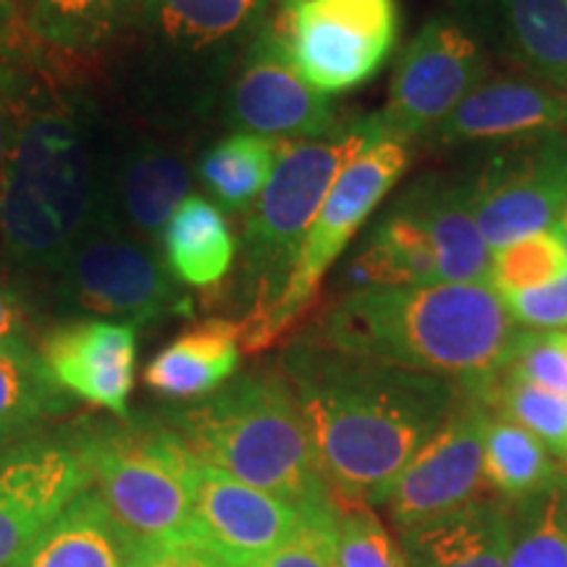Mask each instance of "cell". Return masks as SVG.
Here are the masks:
<instances>
[{
	"label": "cell",
	"mask_w": 567,
	"mask_h": 567,
	"mask_svg": "<svg viewBox=\"0 0 567 567\" xmlns=\"http://www.w3.org/2000/svg\"><path fill=\"white\" fill-rule=\"evenodd\" d=\"M473 213L496 250L555 229L567 205V132L520 137L471 182Z\"/></svg>",
	"instance_id": "11"
},
{
	"label": "cell",
	"mask_w": 567,
	"mask_h": 567,
	"mask_svg": "<svg viewBox=\"0 0 567 567\" xmlns=\"http://www.w3.org/2000/svg\"><path fill=\"white\" fill-rule=\"evenodd\" d=\"M555 231L559 234V239H563V245H565V252H567V205H565L563 216H559V221L555 224Z\"/></svg>",
	"instance_id": "42"
},
{
	"label": "cell",
	"mask_w": 567,
	"mask_h": 567,
	"mask_svg": "<svg viewBox=\"0 0 567 567\" xmlns=\"http://www.w3.org/2000/svg\"><path fill=\"white\" fill-rule=\"evenodd\" d=\"M158 252L184 287L218 289L237 260V243L216 203L187 195L163 229Z\"/></svg>",
	"instance_id": "24"
},
{
	"label": "cell",
	"mask_w": 567,
	"mask_h": 567,
	"mask_svg": "<svg viewBox=\"0 0 567 567\" xmlns=\"http://www.w3.org/2000/svg\"><path fill=\"white\" fill-rule=\"evenodd\" d=\"M260 3H266V6H271V3H281V0H260Z\"/></svg>",
	"instance_id": "43"
},
{
	"label": "cell",
	"mask_w": 567,
	"mask_h": 567,
	"mask_svg": "<svg viewBox=\"0 0 567 567\" xmlns=\"http://www.w3.org/2000/svg\"><path fill=\"white\" fill-rule=\"evenodd\" d=\"M71 408V396L51 379L32 344L0 350V452L38 434Z\"/></svg>",
	"instance_id": "27"
},
{
	"label": "cell",
	"mask_w": 567,
	"mask_h": 567,
	"mask_svg": "<svg viewBox=\"0 0 567 567\" xmlns=\"http://www.w3.org/2000/svg\"><path fill=\"white\" fill-rule=\"evenodd\" d=\"M513 515L494 502L446 513L402 530L408 567H507Z\"/></svg>",
	"instance_id": "21"
},
{
	"label": "cell",
	"mask_w": 567,
	"mask_h": 567,
	"mask_svg": "<svg viewBox=\"0 0 567 567\" xmlns=\"http://www.w3.org/2000/svg\"><path fill=\"white\" fill-rule=\"evenodd\" d=\"M565 271L567 252L563 239L555 229H547L492 250L488 287L496 295H507L547 284Z\"/></svg>",
	"instance_id": "33"
},
{
	"label": "cell",
	"mask_w": 567,
	"mask_h": 567,
	"mask_svg": "<svg viewBox=\"0 0 567 567\" xmlns=\"http://www.w3.org/2000/svg\"><path fill=\"white\" fill-rule=\"evenodd\" d=\"M517 326L486 281L354 289L326 310L313 339L352 358L478 389L505 365Z\"/></svg>",
	"instance_id": "3"
},
{
	"label": "cell",
	"mask_w": 567,
	"mask_h": 567,
	"mask_svg": "<svg viewBox=\"0 0 567 567\" xmlns=\"http://www.w3.org/2000/svg\"><path fill=\"white\" fill-rule=\"evenodd\" d=\"M499 297L515 326H526V331H567V271L547 284Z\"/></svg>",
	"instance_id": "36"
},
{
	"label": "cell",
	"mask_w": 567,
	"mask_h": 567,
	"mask_svg": "<svg viewBox=\"0 0 567 567\" xmlns=\"http://www.w3.org/2000/svg\"><path fill=\"white\" fill-rule=\"evenodd\" d=\"M423 226L436 258L439 281H486L492 247L486 245L473 213L471 184L425 182L400 200Z\"/></svg>",
	"instance_id": "22"
},
{
	"label": "cell",
	"mask_w": 567,
	"mask_h": 567,
	"mask_svg": "<svg viewBox=\"0 0 567 567\" xmlns=\"http://www.w3.org/2000/svg\"><path fill=\"white\" fill-rule=\"evenodd\" d=\"M134 544L95 488H84L11 567H126Z\"/></svg>",
	"instance_id": "23"
},
{
	"label": "cell",
	"mask_w": 567,
	"mask_h": 567,
	"mask_svg": "<svg viewBox=\"0 0 567 567\" xmlns=\"http://www.w3.org/2000/svg\"><path fill=\"white\" fill-rule=\"evenodd\" d=\"M484 59L463 27L431 19L396 61L381 122L394 140H413L436 126L481 84Z\"/></svg>",
	"instance_id": "14"
},
{
	"label": "cell",
	"mask_w": 567,
	"mask_h": 567,
	"mask_svg": "<svg viewBox=\"0 0 567 567\" xmlns=\"http://www.w3.org/2000/svg\"><path fill=\"white\" fill-rule=\"evenodd\" d=\"M502 373L567 396V331H517Z\"/></svg>",
	"instance_id": "35"
},
{
	"label": "cell",
	"mask_w": 567,
	"mask_h": 567,
	"mask_svg": "<svg viewBox=\"0 0 567 567\" xmlns=\"http://www.w3.org/2000/svg\"><path fill=\"white\" fill-rule=\"evenodd\" d=\"M499 417H507L534 434L547 450L567 457V396L547 392V389L496 373L478 389H465Z\"/></svg>",
	"instance_id": "31"
},
{
	"label": "cell",
	"mask_w": 567,
	"mask_h": 567,
	"mask_svg": "<svg viewBox=\"0 0 567 567\" xmlns=\"http://www.w3.org/2000/svg\"><path fill=\"white\" fill-rule=\"evenodd\" d=\"M59 305L71 313L122 318L145 326L193 313L161 252L130 234L92 224L53 274Z\"/></svg>",
	"instance_id": "8"
},
{
	"label": "cell",
	"mask_w": 567,
	"mask_h": 567,
	"mask_svg": "<svg viewBox=\"0 0 567 567\" xmlns=\"http://www.w3.org/2000/svg\"><path fill=\"white\" fill-rule=\"evenodd\" d=\"M507 45L567 95V0H492Z\"/></svg>",
	"instance_id": "29"
},
{
	"label": "cell",
	"mask_w": 567,
	"mask_h": 567,
	"mask_svg": "<svg viewBox=\"0 0 567 567\" xmlns=\"http://www.w3.org/2000/svg\"><path fill=\"white\" fill-rule=\"evenodd\" d=\"M92 488L134 547L187 542L200 460L161 417L82 425Z\"/></svg>",
	"instance_id": "7"
},
{
	"label": "cell",
	"mask_w": 567,
	"mask_h": 567,
	"mask_svg": "<svg viewBox=\"0 0 567 567\" xmlns=\"http://www.w3.org/2000/svg\"><path fill=\"white\" fill-rule=\"evenodd\" d=\"M302 520L300 509L279 496L203 463L187 544L208 551L226 567H252L279 549Z\"/></svg>",
	"instance_id": "17"
},
{
	"label": "cell",
	"mask_w": 567,
	"mask_h": 567,
	"mask_svg": "<svg viewBox=\"0 0 567 567\" xmlns=\"http://www.w3.org/2000/svg\"><path fill=\"white\" fill-rule=\"evenodd\" d=\"M507 567H567V478L520 502Z\"/></svg>",
	"instance_id": "32"
},
{
	"label": "cell",
	"mask_w": 567,
	"mask_h": 567,
	"mask_svg": "<svg viewBox=\"0 0 567 567\" xmlns=\"http://www.w3.org/2000/svg\"><path fill=\"white\" fill-rule=\"evenodd\" d=\"M158 417L200 463L279 496L305 517L337 509L281 371L234 375L218 392L166 408Z\"/></svg>",
	"instance_id": "5"
},
{
	"label": "cell",
	"mask_w": 567,
	"mask_h": 567,
	"mask_svg": "<svg viewBox=\"0 0 567 567\" xmlns=\"http://www.w3.org/2000/svg\"><path fill=\"white\" fill-rule=\"evenodd\" d=\"M337 567H408L402 544L371 507L337 505L334 515Z\"/></svg>",
	"instance_id": "34"
},
{
	"label": "cell",
	"mask_w": 567,
	"mask_h": 567,
	"mask_svg": "<svg viewBox=\"0 0 567 567\" xmlns=\"http://www.w3.org/2000/svg\"><path fill=\"white\" fill-rule=\"evenodd\" d=\"M13 69L0 237L13 268L53 276L95 224L111 126L82 87Z\"/></svg>",
	"instance_id": "2"
},
{
	"label": "cell",
	"mask_w": 567,
	"mask_h": 567,
	"mask_svg": "<svg viewBox=\"0 0 567 567\" xmlns=\"http://www.w3.org/2000/svg\"><path fill=\"white\" fill-rule=\"evenodd\" d=\"M13 19V0H0V32L9 30Z\"/></svg>",
	"instance_id": "41"
},
{
	"label": "cell",
	"mask_w": 567,
	"mask_h": 567,
	"mask_svg": "<svg viewBox=\"0 0 567 567\" xmlns=\"http://www.w3.org/2000/svg\"><path fill=\"white\" fill-rule=\"evenodd\" d=\"M90 486L80 429L38 431L0 452V567L17 563Z\"/></svg>",
	"instance_id": "12"
},
{
	"label": "cell",
	"mask_w": 567,
	"mask_h": 567,
	"mask_svg": "<svg viewBox=\"0 0 567 567\" xmlns=\"http://www.w3.org/2000/svg\"><path fill=\"white\" fill-rule=\"evenodd\" d=\"M284 142L231 132L213 142L197 161V176L221 208L250 210L271 179Z\"/></svg>",
	"instance_id": "28"
},
{
	"label": "cell",
	"mask_w": 567,
	"mask_h": 567,
	"mask_svg": "<svg viewBox=\"0 0 567 567\" xmlns=\"http://www.w3.org/2000/svg\"><path fill=\"white\" fill-rule=\"evenodd\" d=\"M271 27L297 71L331 95L379 74L396 45L400 9L396 0H281Z\"/></svg>",
	"instance_id": "9"
},
{
	"label": "cell",
	"mask_w": 567,
	"mask_h": 567,
	"mask_svg": "<svg viewBox=\"0 0 567 567\" xmlns=\"http://www.w3.org/2000/svg\"><path fill=\"white\" fill-rule=\"evenodd\" d=\"M126 567H226L203 551L195 544H147V547H132V557Z\"/></svg>",
	"instance_id": "38"
},
{
	"label": "cell",
	"mask_w": 567,
	"mask_h": 567,
	"mask_svg": "<svg viewBox=\"0 0 567 567\" xmlns=\"http://www.w3.org/2000/svg\"><path fill=\"white\" fill-rule=\"evenodd\" d=\"M488 408L467 392L442 429L402 467L381 505L394 528L410 530L421 523L471 505L484 486V429Z\"/></svg>",
	"instance_id": "13"
},
{
	"label": "cell",
	"mask_w": 567,
	"mask_h": 567,
	"mask_svg": "<svg viewBox=\"0 0 567 567\" xmlns=\"http://www.w3.org/2000/svg\"><path fill=\"white\" fill-rule=\"evenodd\" d=\"M281 373L342 505H381L402 467L463 396L442 375L352 358L305 337L284 352Z\"/></svg>",
	"instance_id": "1"
},
{
	"label": "cell",
	"mask_w": 567,
	"mask_h": 567,
	"mask_svg": "<svg viewBox=\"0 0 567 567\" xmlns=\"http://www.w3.org/2000/svg\"><path fill=\"white\" fill-rule=\"evenodd\" d=\"M38 352L61 392L116 417L130 415L137 365V331L132 323L74 318L53 326L40 339Z\"/></svg>",
	"instance_id": "18"
},
{
	"label": "cell",
	"mask_w": 567,
	"mask_h": 567,
	"mask_svg": "<svg viewBox=\"0 0 567 567\" xmlns=\"http://www.w3.org/2000/svg\"><path fill=\"white\" fill-rule=\"evenodd\" d=\"M334 515L305 517L279 549L255 563L252 567H337L334 551Z\"/></svg>",
	"instance_id": "37"
},
{
	"label": "cell",
	"mask_w": 567,
	"mask_h": 567,
	"mask_svg": "<svg viewBox=\"0 0 567 567\" xmlns=\"http://www.w3.org/2000/svg\"><path fill=\"white\" fill-rule=\"evenodd\" d=\"M392 137L379 113L342 122L318 140L284 142L266 189L247 216L239 239L234 305L239 308L243 350L255 352L260 331L295 271L302 239L331 184L379 140Z\"/></svg>",
	"instance_id": "6"
},
{
	"label": "cell",
	"mask_w": 567,
	"mask_h": 567,
	"mask_svg": "<svg viewBox=\"0 0 567 567\" xmlns=\"http://www.w3.org/2000/svg\"><path fill=\"white\" fill-rule=\"evenodd\" d=\"M344 281L347 292L439 281L436 258L429 237L400 200L373 226L363 250L344 268Z\"/></svg>",
	"instance_id": "26"
},
{
	"label": "cell",
	"mask_w": 567,
	"mask_h": 567,
	"mask_svg": "<svg viewBox=\"0 0 567 567\" xmlns=\"http://www.w3.org/2000/svg\"><path fill=\"white\" fill-rule=\"evenodd\" d=\"M484 478L509 502H526L557 484V471L549 450L526 429L507 417H486L484 429Z\"/></svg>",
	"instance_id": "30"
},
{
	"label": "cell",
	"mask_w": 567,
	"mask_h": 567,
	"mask_svg": "<svg viewBox=\"0 0 567 567\" xmlns=\"http://www.w3.org/2000/svg\"><path fill=\"white\" fill-rule=\"evenodd\" d=\"M30 326L32 313L24 295L9 281H0V350L13 344H32Z\"/></svg>",
	"instance_id": "39"
},
{
	"label": "cell",
	"mask_w": 567,
	"mask_h": 567,
	"mask_svg": "<svg viewBox=\"0 0 567 567\" xmlns=\"http://www.w3.org/2000/svg\"><path fill=\"white\" fill-rule=\"evenodd\" d=\"M11 95H13V69H11V63L0 61V179H3L6 155H9Z\"/></svg>",
	"instance_id": "40"
},
{
	"label": "cell",
	"mask_w": 567,
	"mask_h": 567,
	"mask_svg": "<svg viewBox=\"0 0 567 567\" xmlns=\"http://www.w3.org/2000/svg\"><path fill=\"white\" fill-rule=\"evenodd\" d=\"M408 142L384 137L360 153L337 182L318 208L313 224L305 234L295 271L289 276L281 300L268 316L255 350H264L276 337L292 326L316 300L323 276L337 264L344 247L352 243L360 226L368 221L375 205L389 195L408 168Z\"/></svg>",
	"instance_id": "10"
},
{
	"label": "cell",
	"mask_w": 567,
	"mask_h": 567,
	"mask_svg": "<svg viewBox=\"0 0 567 567\" xmlns=\"http://www.w3.org/2000/svg\"><path fill=\"white\" fill-rule=\"evenodd\" d=\"M145 0H27L24 32L32 48L69 59L113 48Z\"/></svg>",
	"instance_id": "25"
},
{
	"label": "cell",
	"mask_w": 567,
	"mask_h": 567,
	"mask_svg": "<svg viewBox=\"0 0 567 567\" xmlns=\"http://www.w3.org/2000/svg\"><path fill=\"white\" fill-rule=\"evenodd\" d=\"M260 0H145L113 45V74L126 109L147 132H179L205 111L210 82L268 24Z\"/></svg>",
	"instance_id": "4"
},
{
	"label": "cell",
	"mask_w": 567,
	"mask_h": 567,
	"mask_svg": "<svg viewBox=\"0 0 567 567\" xmlns=\"http://www.w3.org/2000/svg\"><path fill=\"white\" fill-rule=\"evenodd\" d=\"M184 155L155 132H111L95 224L113 226L158 250L161 234L189 195Z\"/></svg>",
	"instance_id": "16"
},
{
	"label": "cell",
	"mask_w": 567,
	"mask_h": 567,
	"mask_svg": "<svg viewBox=\"0 0 567 567\" xmlns=\"http://www.w3.org/2000/svg\"><path fill=\"white\" fill-rule=\"evenodd\" d=\"M243 331L229 318H208L168 342L145 368L153 394L174 402H195L218 392L237 375Z\"/></svg>",
	"instance_id": "20"
},
{
	"label": "cell",
	"mask_w": 567,
	"mask_h": 567,
	"mask_svg": "<svg viewBox=\"0 0 567 567\" xmlns=\"http://www.w3.org/2000/svg\"><path fill=\"white\" fill-rule=\"evenodd\" d=\"M567 132V95L534 82H481L457 105L434 137L439 142L520 140L534 134Z\"/></svg>",
	"instance_id": "19"
},
{
	"label": "cell",
	"mask_w": 567,
	"mask_h": 567,
	"mask_svg": "<svg viewBox=\"0 0 567 567\" xmlns=\"http://www.w3.org/2000/svg\"><path fill=\"white\" fill-rule=\"evenodd\" d=\"M229 122L234 132L276 142L318 140L342 124L331 95L297 71L271 21L245 48L229 92Z\"/></svg>",
	"instance_id": "15"
}]
</instances>
